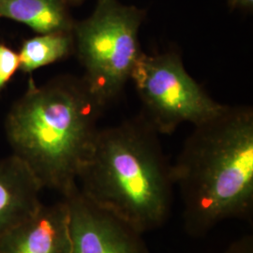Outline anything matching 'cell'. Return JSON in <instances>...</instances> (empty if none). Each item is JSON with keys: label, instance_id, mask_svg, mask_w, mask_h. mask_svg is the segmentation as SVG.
Wrapping results in <instances>:
<instances>
[{"label": "cell", "instance_id": "cell-4", "mask_svg": "<svg viewBox=\"0 0 253 253\" xmlns=\"http://www.w3.org/2000/svg\"><path fill=\"white\" fill-rule=\"evenodd\" d=\"M145 9L119 0H97L90 15L75 21L74 54L91 93L106 109L119 99L143 54Z\"/></svg>", "mask_w": 253, "mask_h": 253}, {"label": "cell", "instance_id": "cell-12", "mask_svg": "<svg viewBox=\"0 0 253 253\" xmlns=\"http://www.w3.org/2000/svg\"><path fill=\"white\" fill-rule=\"evenodd\" d=\"M224 253H253V236L247 235L229 245Z\"/></svg>", "mask_w": 253, "mask_h": 253}, {"label": "cell", "instance_id": "cell-6", "mask_svg": "<svg viewBox=\"0 0 253 253\" xmlns=\"http://www.w3.org/2000/svg\"><path fill=\"white\" fill-rule=\"evenodd\" d=\"M72 253H148L141 233L85 198L78 186L63 196Z\"/></svg>", "mask_w": 253, "mask_h": 253}, {"label": "cell", "instance_id": "cell-14", "mask_svg": "<svg viewBox=\"0 0 253 253\" xmlns=\"http://www.w3.org/2000/svg\"><path fill=\"white\" fill-rule=\"evenodd\" d=\"M63 1L69 7H71V6L79 5V4H81V3H83V2L85 1V0H63Z\"/></svg>", "mask_w": 253, "mask_h": 253}, {"label": "cell", "instance_id": "cell-7", "mask_svg": "<svg viewBox=\"0 0 253 253\" xmlns=\"http://www.w3.org/2000/svg\"><path fill=\"white\" fill-rule=\"evenodd\" d=\"M0 253H72L65 200L42 204L31 217L0 239Z\"/></svg>", "mask_w": 253, "mask_h": 253}, {"label": "cell", "instance_id": "cell-5", "mask_svg": "<svg viewBox=\"0 0 253 253\" xmlns=\"http://www.w3.org/2000/svg\"><path fill=\"white\" fill-rule=\"evenodd\" d=\"M130 80L143 104L141 113L159 134H172L186 122L195 126L224 107L190 76L174 51L143 52Z\"/></svg>", "mask_w": 253, "mask_h": 253}, {"label": "cell", "instance_id": "cell-9", "mask_svg": "<svg viewBox=\"0 0 253 253\" xmlns=\"http://www.w3.org/2000/svg\"><path fill=\"white\" fill-rule=\"evenodd\" d=\"M0 18L23 24L36 34L73 32L76 21L63 0H0Z\"/></svg>", "mask_w": 253, "mask_h": 253}, {"label": "cell", "instance_id": "cell-13", "mask_svg": "<svg viewBox=\"0 0 253 253\" xmlns=\"http://www.w3.org/2000/svg\"><path fill=\"white\" fill-rule=\"evenodd\" d=\"M227 5L232 10L252 13L253 10V0H227Z\"/></svg>", "mask_w": 253, "mask_h": 253}, {"label": "cell", "instance_id": "cell-11", "mask_svg": "<svg viewBox=\"0 0 253 253\" xmlns=\"http://www.w3.org/2000/svg\"><path fill=\"white\" fill-rule=\"evenodd\" d=\"M18 71V52L9 46L0 43V92L7 86Z\"/></svg>", "mask_w": 253, "mask_h": 253}, {"label": "cell", "instance_id": "cell-1", "mask_svg": "<svg viewBox=\"0 0 253 253\" xmlns=\"http://www.w3.org/2000/svg\"><path fill=\"white\" fill-rule=\"evenodd\" d=\"M104 110L83 77L65 74L42 84L30 78L4 122L11 154L42 189L65 196L77 187Z\"/></svg>", "mask_w": 253, "mask_h": 253}, {"label": "cell", "instance_id": "cell-10", "mask_svg": "<svg viewBox=\"0 0 253 253\" xmlns=\"http://www.w3.org/2000/svg\"><path fill=\"white\" fill-rule=\"evenodd\" d=\"M74 54L73 32L36 34L23 41L19 49L20 71L32 73Z\"/></svg>", "mask_w": 253, "mask_h": 253}, {"label": "cell", "instance_id": "cell-3", "mask_svg": "<svg viewBox=\"0 0 253 253\" xmlns=\"http://www.w3.org/2000/svg\"><path fill=\"white\" fill-rule=\"evenodd\" d=\"M140 113L99 129L77 179L82 194L141 234L162 226L172 206V165Z\"/></svg>", "mask_w": 253, "mask_h": 253}, {"label": "cell", "instance_id": "cell-2", "mask_svg": "<svg viewBox=\"0 0 253 253\" xmlns=\"http://www.w3.org/2000/svg\"><path fill=\"white\" fill-rule=\"evenodd\" d=\"M188 234L206 235L223 220L253 211V109L224 105L194 126L175 163Z\"/></svg>", "mask_w": 253, "mask_h": 253}, {"label": "cell", "instance_id": "cell-8", "mask_svg": "<svg viewBox=\"0 0 253 253\" xmlns=\"http://www.w3.org/2000/svg\"><path fill=\"white\" fill-rule=\"evenodd\" d=\"M42 190L17 157L10 154L0 158V239L40 208Z\"/></svg>", "mask_w": 253, "mask_h": 253}]
</instances>
